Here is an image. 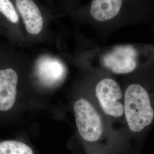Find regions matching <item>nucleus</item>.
Listing matches in <instances>:
<instances>
[{"mask_svg": "<svg viewBox=\"0 0 154 154\" xmlns=\"http://www.w3.org/2000/svg\"><path fill=\"white\" fill-rule=\"evenodd\" d=\"M125 119L129 131L140 137L154 123V91L139 83L129 85L124 95Z\"/></svg>", "mask_w": 154, "mask_h": 154, "instance_id": "1", "label": "nucleus"}, {"mask_svg": "<svg viewBox=\"0 0 154 154\" xmlns=\"http://www.w3.org/2000/svg\"><path fill=\"white\" fill-rule=\"evenodd\" d=\"M72 109L77 131L85 146L104 149L113 142L99 111L88 99L81 98L74 103Z\"/></svg>", "mask_w": 154, "mask_h": 154, "instance_id": "2", "label": "nucleus"}, {"mask_svg": "<svg viewBox=\"0 0 154 154\" xmlns=\"http://www.w3.org/2000/svg\"><path fill=\"white\" fill-rule=\"evenodd\" d=\"M95 91L99 107L105 116L115 120L125 118L123 93L115 80L110 78L100 80Z\"/></svg>", "mask_w": 154, "mask_h": 154, "instance_id": "3", "label": "nucleus"}, {"mask_svg": "<svg viewBox=\"0 0 154 154\" xmlns=\"http://www.w3.org/2000/svg\"><path fill=\"white\" fill-rule=\"evenodd\" d=\"M139 52L131 45L119 46L106 54L102 59L103 65L116 74L134 72L138 66Z\"/></svg>", "mask_w": 154, "mask_h": 154, "instance_id": "4", "label": "nucleus"}, {"mask_svg": "<svg viewBox=\"0 0 154 154\" xmlns=\"http://www.w3.org/2000/svg\"><path fill=\"white\" fill-rule=\"evenodd\" d=\"M35 72L41 82L50 86L60 82L63 79L66 69L58 60L45 56L39 58L37 61Z\"/></svg>", "mask_w": 154, "mask_h": 154, "instance_id": "5", "label": "nucleus"}, {"mask_svg": "<svg viewBox=\"0 0 154 154\" xmlns=\"http://www.w3.org/2000/svg\"><path fill=\"white\" fill-rule=\"evenodd\" d=\"M17 82L18 75L13 69L0 70V112H8L14 107Z\"/></svg>", "mask_w": 154, "mask_h": 154, "instance_id": "6", "label": "nucleus"}, {"mask_svg": "<svg viewBox=\"0 0 154 154\" xmlns=\"http://www.w3.org/2000/svg\"><path fill=\"white\" fill-rule=\"evenodd\" d=\"M16 4L28 32L33 35L40 33L44 21L41 11L35 2L31 0H18L16 1Z\"/></svg>", "mask_w": 154, "mask_h": 154, "instance_id": "7", "label": "nucleus"}, {"mask_svg": "<svg viewBox=\"0 0 154 154\" xmlns=\"http://www.w3.org/2000/svg\"><path fill=\"white\" fill-rule=\"evenodd\" d=\"M122 5V1L119 0H94L90 6V14L97 21H108L118 15Z\"/></svg>", "mask_w": 154, "mask_h": 154, "instance_id": "8", "label": "nucleus"}, {"mask_svg": "<svg viewBox=\"0 0 154 154\" xmlns=\"http://www.w3.org/2000/svg\"><path fill=\"white\" fill-rule=\"evenodd\" d=\"M0 154H40L29 139L17 137L0 138Z\"/></svg>", "mask_w": 154, "mask_h": 154, "instance_id": "9", "label": "nucleus"}, {"mask_svg": "<svg viewBox=\"0 0 154 154\" xmlns=\"http://www.w3.org/2000/svg\"><path fill=\"white\" fill-rule=\"evenodd\" d=\"M0 13L12 23L18 22V16L14 6L8 0H0Z\"/></svg>", "mask_w": 154, "mask_h": 154, "instance_id": "10", "label": "nucleus"}, {"mask_svg": "<svg viewBox=\"0 0 154 154\" xmlns=\"http://www.w3.org/2000/svg\"><path fill=\"white\" fill-rule=\"evenodd\" d=\"M86 149L88 150V154H106L105 152V150L103 149L91 147L88 146H85Z\"/></svg>", "mask_w": 154, "mask_h": 154, "instance_id": "11", "label": "nucleus"}]
</instances>
